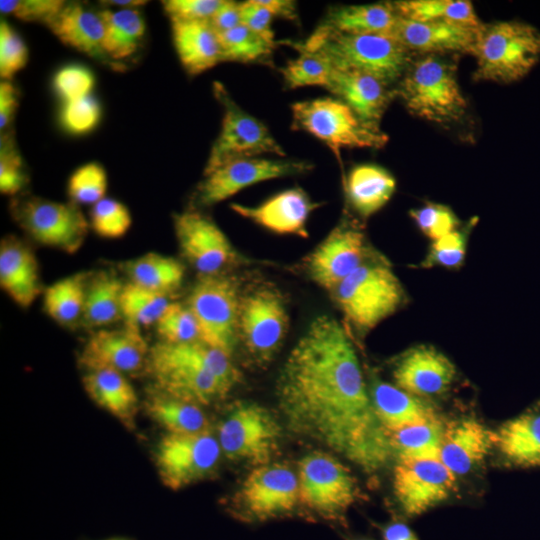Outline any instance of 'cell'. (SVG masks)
I'll return each instance as SVG.
<instances>
[{"instance_id":"1","label":"cell","mask_w":540,"mask_h":540,"mask_svg":"<svg viewBox=\"0 0 540 540\" xmlns=\"http://www.w3.org/2000/svg\"><path fill=\"white\" fill-rule=\"evenodd\" d=\"M276 398L291 432L364 472L382 470L393 457L351 335L337 319L310 322L281 367Z\"/></svg>"},{"instance_id":"2","label":"cell","mask_w":540,"mask_h":540,"mask_svg":"<svg viewBox=\"0 0 540 540\" xmlns=\"http://www.w3.org/2000/svg\"><path fill=\"white\" fill-rule=\"evenodd\" d=\"M148 370L157 391L199 406L224 399L241 381L230 356L202 341H159L149 352Z\"/></svg>"},{"instance_id":"3","label":"cell","mask_w":540,"mask_h":540,"mask_svg":"<svg viewBox=\"0 0 540 540\" xmlns=\"http://www.w3.org/2000/svg\"><path fill=\"white\" fill-rule=\"evenodd\" d=\"M346 330L363 337L406 301V293L389 262L370 253L332 292Z\"/></svg>"},{"instance_id":"4","label":"cell","mask_w":540,"mask_h":540,"mask_svg":"<svg viewBox=\"0 0 540 540\" xmlns=\"http://www.w3.org/2000/svg\"><path fill=\"white\" fill-rule=\"evenodd\" d=\"M299 43L323 55L333 68L367 73L389 86L399 83L412 62V53L393 35H352L317 27Z\"/></svg>"},{"instance_id":"5","label":"cell","mask_w":540,"mask_h":540,"mask_svg":"<svg viewBox=\"0 0 540 540\" xmlns=\"http://www.w3.org/2000/svg\"><path fill=\"white\" fill-rule=\"evenodd\" d=\"M471 54L476 59L474 80L514 83L540 61V31L519 20L483 24Z\"/></svg>"},{"instance_id":"6","label":"cell","mask_w":540,"mask_h":540,"mask_svg":"<svg viewBox=\"0 0 540 540\" xmlns=\"http://www.w3.org/2000/svg\"><path fill=\"white\" fill-rule=\"evenodd\" d=\"M399 95L408 111L438 124L459 121L467 110L456 65L441 55H422L412 60L399 81Z\"/></svg>"},{"instance_id":"7","label":"cell","mask_w":540,"mask_h":540,"mask_svg":"<svg viewBox=\"0 0 540 540\" xmlns=\"http://www.w3.org/2000/svg\"><path fill=\"white\" fill-rule=\"evenodd\" d=\"M291 111V128L313 135L326 144L339 160L343 148L379 149L389 140L380 128L362 122L348 105L337 98L295 102Z\"/></svg>"},{"instance_id":"8","label":"cell","mask_w":540,"mask_h":540,"mask_svg":"<svg viewBox=\"0 0 540 540\" xmlns=\"http://www.w3.org/2000/svg\"><path fill=\"white\" fill-rule=\"evenodd\" d=\"M297 471L300 504L324 520L343 521L361 497L350 469L329 453L306 454L299 460Z\"/></svg>"},{"instance_id":"9","label":"cell","mask_w":540,"mask_h":540,"mask_svg":"<svg viewBox=\"0 0 540 540\" xmlns=\"http://www.w3.org/2000/svg\"><path fill=\"white\" fill-rule=\"evenodd\" d=\"M281 438L282 428L276 417L251 401L234 403L218 425L222 454L253 468L271 463Z\"/></svg>"},{"instance_id":"10","label":"cell","mask_w":540,"mask_h":540,"mask_svg":"<svg viewBox=\"0 0 540 540\" xmlns=\"http://www.w3.org/2000/svg\"><path fill=\"white\" fill-rule=\"evenodd\" d=\"M241 286L227 273L199 276L187 305L200 331V341L221 350L232 358L238 341Z\"/></svg>"},{"instance_id":"11","label":"cell","mask_w":540,"mask_h":540,"mask_svg":"<svg viewBox=\"0 0 540 540\" xmlns=\"http://www.w3.org/2000/svg\"><path fill=\"white\" fill-rule=\"evenodd\" d=\"M10 207L14 220L36 243L67 254L84 244L90 226L78 205L18 195Z\"/></svg>"},{"instance_id":"12","label":"cell","mask_w":540,"mask_h":540,"mask_svg":"<svg viewBox=\"0 0 540 540\" xmlns=\"http://www.w3.org/2000/svg\"><path fill=\"white\" fill-rule=\"evenodd\" d=\"M289 327L285 298L277 287L260 284L241 294L238 341L258 365L279 351Z\"/></svg>"},{"instance_id":"13","label":"cell","mask_w":540,"mask_h":540,"mask_svg":"<svg viewBox=\"0 0 540 540\" xmlns=\"http://www.w3.org/2000/svg\"><path fill=\"white\" fill-rule=\"evenodd\" d=\"M299 500L297 474L286 464L257 466L231 501V512L246 522H265L292 514Z\"/></svg>"},{"instance_id":"14","label":"cell","mask_w":540,"mask_h":540,"mask_svg":"<svg viewBox=\"0 0 540 540\" xmlns=\"http://www.w3.org/2000/svg\"><path fill=\"white\" fill-rule=\"evenodd\" d=\"M213 92L223 107L218 137L214 141L204 173L234 159L263 154L285 156V151L260 120L244 111L223 84L215 82Z\"/></svg>"},{"instance_id":"15","label":"cell","mask_w":540,"mask_h":540,"mask_svg":"<svg viewBox=\"0 0 540 540\" xmlns=\"http://www.w3.org/2000/svg\"><path fill=\"white\" fill-rule=\"evenodd\" d=\"M221 455L218 439L211 432L167 433L158 443L155 462L163 484L180 490L212 476Z\"/></svg>"},{"instance_id":"16","label":"cell","mask_w":540,"mask_h":540,"mask_svg":"<svg viewBox=\"0 0 540 540\" xmlns=\"http://www.w3.org/2000/svg\"><path fill=\"white\" fill-rule=\"evenodd\" d=\"M312 164L300 160L239 158L204 173L195 191L200 206H212L256 183L304 174Z\"/></svg>"},{"instance_id":"17","label":"cell","mask_w":540,"mask_h":540,"mask_svg":"<svg viewBox=\"0 0 540 540\" xmlns=\"http://www.w3.org/2000/svg\"><path fill=\"white\" fill-rule=\"evenodd\" d=\"M174 232L183 257L199 276L224 274L241 257L220 227L206 215L188 210L174 216Z\"/></svg>"},{"instance_id":"18","label":"cell","mask_w":540,"mask_h":540,"mask_svg":"<svg viewBox=\"0 0 540 540\" xmlns=\"http://www.w3.org/2000/svg\"><path fill=\"white\" fill-rule=\"evenodd\" d=\"M457 477L439 460L397 461L393 492L405 517H418L455 492Z\"/></svg>"},{"instance_id":"19","label":"cell","mask_w":540,"mask_h":540,"mask_svg":"<svg viewBox=\"0 0 540 540\" xmlns=\"http://www.w3.org/2000/svg\"><path fill=\"white\" fill-rule=\"evenodd\" d=\"M369 255L363 231L343 221L307 256L305 269L315 284L331 293Z\"/></svg>"},{"instance_id":"20","label":"cell","mask_w":540,"mask_h":540,"mask_svg":"<svg viewBox=\"0 0 540 540\" xmlns=\"http://www.w3.org/2000/svg\"><path fill=\"white\" fill-rule=\"evenodd\" d=\"M149 352L141 329L125 323L117 329L95 330L80 352L79 363L86 371L110 369L125 375L147 366Z\"/></svg>"},{"instance_id":"21","label":"cell","mask_w":540,"mask_h":540,"mask_svg":"<svg viewBox=\"0 0 540 540\" xmlns=\"http://www.w3.org/2000/svg\"><path fill=\"white\" fill-rule=\"evenodd\" d=\"M400 389L420 398L444 394L456 378L454 363L430 345H418L405 351L392 370Z\"/></svg>"},{"instance_id":"22","label":"cell","mask_w":540,"mask_h":540,"mask_svg":"<svg viewBox=\"0 0 540 540\" xmlns=\"http://www.w3.org/2000/svg\"><path fill=\"white\" fill-rule=\"evenodd\" d=\"M318 206L302 188L295 187L276 193L256 206L233 203L230 208L273 233L306 238L308 218Z\"/></svg>"},{"instance_id":"23","label":"cell","mask_w":540,"mask_h":540,"mask_svg":"<svg viewBox=\"0 0 540 540\" xmlns=\"http://www.w3.org/2000/svg\"><path fill=\"white\" fill-rule=\"evenodd\" d=\"M482 26L473 27L440 21L421 22L399 16L394 36L411 53L417 52L422 55L471 54Z\"/></svg>"},{"instance_id":"24","label":"cell","mask_w":540,"mask_h":540,"mask_svg":"<svg viewBox=\"0 0 540 540\" xmlns=\"http://www.w3.org/2000/svg\"><path fill=\"white\" fill-rule=\"evenodd\" d=\"M327 90L348 105L362 122L377 128L396 95V89L370 74L336 68Z\"/></svg>"},{"instance_id":"25","label":"cell","mask_w":540,"mask_h":540,"mask_svg":"<svg viewBox=\"0 0 540 540\" xmlns=\"http://www.w3.org/2000/svg\"><path fill=\"white\" fill-rule=\"evenodd\" d=\"M495 447V433L466 417L445 425L439 460L456 476L468 474Z\"/></svg>"},{"instance_id":"26","label":"cell","mask_w":540,"mask_h":540,"mask_svg":"<svg viewBox=\"0 0 540 540\" xmlns=\"http://www.w3.org/2000/svg\"><path fill=\"white\" fill-rule=\"evenodd\" d=\"M0 287L21 308L30 307L44 290L34 252L15 236L0 244Z\"/></svg>"},{"instance_id":"27","label":"cell","mask_w":540,"mask_h":540,"mask_svg":"<svg viewBox=\"0 0 540 540\" xmlns=\"http://www.w3.org/2000/svg\"><path fill=\"white\" fill-rule=\"evenodd\" d=\"M369 394L375 413L387 434L406 426L439 418L434 407L395 384L387 383L371 374Z\"/></svg>"},{"instance_id":"28","label":"cell","mask_w":540,"mask_h":540,"mask_svg":"<svg viewBox=\"0 0 540 540\" xmlns=\"http://www.w3.org/2000/svg\"><path fill=\"white\" fill-rule=\"evenodd\" d=\"M495 433V447L515 468H540V402L505 421Z\"/></svg>"},{"instance_id":"29","label":"cell","mask_w":540,"mask_h":540,"mask_svg":"<svg viewBox=\"0 0 540 540\" xmlns=\"http://www.w3.org/2000/svg\"><path fill=\"white\" fill-rule=\"evenodd\" d=\"M174 48L189 75H198L223 61L218 32L208 20H171Z\"/></svg>"},{"instance_id":"30","label":"cell","mask_w":540,"mask_h":540,"mask_svg":"<svg viewBox=\"0 0 540 540\" xmlns=\"http://www.w3.org/2000/svg\"><path fill=\"white\" fill-rule=\"evenodd\" d=\"M47 27L63 44L89 57L109 60L102 46L105 28L99 12L66 3Z\"/></svg>"},{"instance_id":"31","label":"cell","mask_w":540,"mask_h":540,"mask_svg":"<svg viewBox=\"0 0 540 540\" xmlns=\"http://www.w3.org/2000/svg\"><path fill=\"white\" fill-rule=\"evenodd\" d=\"M83 386L99 407L132 429L138 410L137 394L126 376L110 369L86 371Z\"/></svg>"},{"instance_id":"32","label":"cell","mask_w":540,"mask_h":540,"mask_svg":"<svg viewBox=\"0 0 540 540\" xmlns=\"http://www.w3.org/2000/svg\"><path fill=\"white\" fill-rule=\"evenodd\" d=\"M396 185L387 169L369 163L354 166L344 181L348 204L361 219L381 210L392 198Z\"/></svg>"},{"instance_id":"33","label":"cell","mask_w":540,"mask_h":540,"mask_svg":"<svg viewBox=\"0 0 540 540\" xmlns=\"http://www.w3.org/2000/svg\"><path fill=\"white\" fill-rule=\"evenodd\" d=\"M398 18L393 2L344 5L332 7L318 27L343 34L394 36Z\"/></svg>"},{"instance_id":"34","label":"cell","mask_w":540,"mask_h":540,"mask_svg":"<svg viewBox=\"0 0 540 540\" xmlns=\"http://www.w3.org/2000/svg\"><path fill=\"white\" fill-rule=\"evenodd\" d=\"M124 285L112 271L90 273L81 318L84 327L95 331L122 318L121 296Z\"/></svg>"},{"instance_id":"35","label":"cell","mask_w":540,"mask_h":540,"mask_svg":"<svg viewBox=\"0 0 540 540\" xmlns=\"http://www.w3.org/2000/svg\"><path fill=\"white\" fill-rule=\"evenodd\" d=\"M148 415L167 433L199 434L210 432L209 420L201 406L165 395L152 394L145 404Z\"/></svg>"},{"instance_id":"36","label":"cell","mask_w":540,"mask_h":540,"mask_svg":"<svg viewBox=\"0 0 540 540\" xmlns=\"http://www.w3.org/2000/svg\"><path fill=\"white\" fill-rule=\"evenodd\" d=\"M104 23L103 50L107 57L119 61L132 56L145 34V21L135 8L99 11Z\"/></svg>"},{"instance_id":"37","label":"cell","mask_w":540,"mask_h":540,"mask_svg":"<svg viewBox=\"0 0 540 540\" xmlns=\"http://www.w3.org/2000/svg\"><path fill=\"white\" fill-rule=\"evenodd\" d=\"M129 282L165 295L178 290L185 267L177 259L155 252L143 254L125 264Z\"/></svg>"},{"instance_id":"38","label":"cell","mask_w":540,"mask_h":540,"mask_svg":"<svg viewBox=\"0 0 540 540\" xmlns=\"http://www.w3.org/2000/svg\"><path fill=\"white\" fill-rule=\"evenodd\" d=\"M89 275L74 273L43 290V309L57 324L69 327L81 321Z\"/></svg>"},{"instance_id":"39","label":"cell","mask_w":540,"mask_h":540,"mask_svg":"<svg viewBox=\"0 0 540 540\" xmlns=\"http://www.w3.org/2000/svg\"><path fill=\"white\" fill-rule=\"evenodd\" d=\"M445 425L440 417L388 433L397 461L439 459Z\"/></svg>"},{"instance_id":"40","label":"cell","mask_w":540,"mask_h":540,"mask_svg":"<svg viewBox=\"0 0 540 540\" xmlns=\"http://www.w3.org/2000/svg\"><path fill=\"white\" fill-rule=\"evenodd\" d=\"M397 14L413 21H440L481 27L472 2L467 0H401L393 2Z\"/></svg>"},{"instance_id":"41","label":"cell","mask_w":540,"mask_h":540,"mask_svg":"<svg viewBox=\"0 0 540 540\" xmlns=\"http://www.w3.org/2000/svg\"><path fill=\"white\" fill-rule=\"evenodd\" d=\"M298 51V56L289 60L280 69L287 88L321 86L327 89L333 66L320 53L304 48L299 42H287Z\"/></svg>"},{"instance_id":"42","label":"cell","mask_w":540,"mask_h":540,"mask_svg":"<svg viewBox=\"0 0 540 540\" xmlns=\"http://www.w3.org/2000/svg\"><path fill=\"white\" fill-rule=\"evenodd\" d=\"M223 61L269 64L276 43H271L246 26L218 33Z\"/></svg>"},{"instance_id":"43","label":"cell","mask_w":540,"mask_h":540,"mask_svg":"<svg viewBox=\"0 0 540 540\" xmlns=\"http://www.w3.org/2000/svg\"><path fill=\"white\" fill-rule=\"evenodd\" d=\"M169 303L168 295L128 282L121 296L122 318L139 329L155 325Z\"/></svg>"},{"instance_id":"44","label":"cell","mask_w":540,"mask_h":540,"mask_svg":"<svg viewBox=\"0 0 540 540\" xmlns=\"http://www.w3.org/2000/svg\"><path fill=\"white\" fill-rule=\"evenodd\" d=\"M155 328L161 342L190 343L200 340L197 320L187 304L170 302L161 314Z\"/></svg>"},{"instance_id":"45","label":"cell","mask_w":540,"mask_h":540,"mask_svg":"<svg viewBox=\"0 0 540 540\" xmlns=\"http://www.w3.org/2000/svg\"><path fill=\"white\" fill-rule=\"evenodd\" d=\"M108 188V177L104 167L89 162L78 167L69 177L67 193L76 205H94L103 198Z\"/></svg>"},{"instance_id":"46","label":"cell","mask_w":540,"mask_h":540,"mask_svg":"<svg viewBox=\"0 0 540 540\" xmlns=\"http://www.w3.org/2000/svg\"><path fill=\"white\" fill-rule=\"evenodd\" d=\"M132 224V216L125 204L103 198L90 211L89 226L99 237L117 239L123 237Z\"/></svg>"},{"instance_id":"47","label":"cell","mask_w":540,"mask_h":540,"mask_svg":"<svg viewBox=\"0 0 540 540\" xmlns=\"http://www.w3.org/2000/svg\"><path fill=\"white\" fill-rule=\"evenodd\" d=\"M29 177L23 158L9 133L1 134L0 142V191L16 197L28 185Z\"/></svg>"},{"instance_id":"48","label":"cell","mask_w":540,"mask_h":540,"mask_svg":"<svg viewBox=\"0 0 540 540\" xmlns=\"http://www.w3.org/2000/svg\"><path fill=\"white\" fill-rule=\"evenodd\" d=\"M467 244L468 231L456 229L432 241L426 256L419 266L424 269L434 267L458 269L464 263Z\"/></svg>"},{"instance_id":"49","label":"cell","mask_w":540,"mask_h":540,"mask_svg":"<svg viewBox=\"0 0 540 540\" xmlns=\"http://www.w3.org/2000/svg\"><path fill=\"white\" fill-rule=\"evenodd\" d=\"M409 215L420 232L431 241L437 240L456 230L460 221L447 205L428 202L409 211Z\"/></svg>"},{"instance_id":"50","label":"cell","mask_w":540,"mask_h":540,"mask_svg":"<svg viewBox=\"0 0 540 540\" xmlns=\"http://www.w3.org/2000/svg\"><path fill=\"white\" fill-rule=\"evenodd\" d=\"M101 118V106L91 95L63 103L60 111L62 128L74 135L92 131Z\"/></svg>"},{"instance_id":"51","label":"cell","mask_w":540,"mask_h":540,"mask_svg":"<svg viewBox=\"0 0 540 540\" xmlns=\"http://www.w3.org/2000/svg\"><path fill=\"white\" fill-rule=\"evenodd\" d=\"M94 84L92 71L80 64L66 65L53 77V88L63 103L89 96Z\"/></svg>"},{"instance_id":"52","label":"cell","mask_w":540,"mask_h":540,"mask_svg":"<svg viewBox=\"0 0 540 540\" xmlns=\"http://www.w3.org/2000/svg\"><path fill=\"white\" fill-rule=\"evenodd\" d=\"M28 61V48L15 31L6 21L0 22V76L4 81H10L12 77L22 70Z\"/></svg>"},{"instance_id":"53","label":"cell","mask_w":540,"mask_h":540,"mask_svg":"<svg viewBox=\"0 0 540 540\" xmlns=\"http://www.w3.org/2000/svg\"><path fill=\"white\" fill-rule=\"evenodd\" d=\"M66 2L61 0H1L0 12L26 22L46 26L58 15Z\"/></svg>"},{"instance_id":"54","label":"cell","mask_w":540,"mask_h":540,"mask_svg":"<svg viewBox=\"0 0 540 540\" xmlns=\"http://www.w3.org/2000/svg\"><path fill=\"white\" fill-rule=\"evenodd\" d=\"M224 0H167L162 5L170 20H210Z\"/></svg>"},{"instance_id":"55","label":"cell","mask_w":540,"mask_h":540,"mask_svg":"<svg viewBox=\"0 0 540 540\" xmlns=\"http://www.w3.org/2000/svg\"><path fill=\"white\" fill-rule=\"evenodd\" d=\"M241 24L259 34L271 43L274 32L271 27L273 14L259 0H249L239 3Z\"/></svg>"},{"instance_id":"56","label":"cell","mask_w":540,"mask_h":540,"mask_svg":"<svg viewBox=\"0 0 540 540\" xmlns=\"http://www.w3.org/2000/svg\"><path fill=\"white\" fill-rule=\"evenodd\" d=\"M19 105V92L10 81L0 84V130L6 132L11 125Z\"/></svg>"},{"instance_id":"57","label":"cell","mask_w":540,"mask_h":540,"mask_svg":"<svg viewBox=\"0 0 540 540\" xmlns=\"http://www.w3.org/2000/svg\"><path fill=\"white\" fill-rule=\"evenodd\" d=\"M209 21L218 33L239 26L241 24L239 3L224 0L223 4Z\"/></svg>"},{"instance_id":"58","label":"cell","mask_w":540,"mask_h":540,"mask_svg":"<svg viewBox=\"0 0 540 540\" xmlns=\"http://www.w3.org/2000/svg\"><path fill=\"white\" fill-rule=\"evenodd\" d=\"M380 530L383 540H419L416 533L401 521L387 523Z\"/></svg>"},{"instance_id":"59","label":"cell","mask_w":540,"mask_h":540,"mask_svg":"<svg viewBox=\"0 0 540 540\" xmlns=\"http://www.w3.org/2000/svg\"><path fill=\"white\" fill-rule=\"evenodd\" d=\"M273 16L281 17L290 21H297L296 3L290 0H259Z\"/></svg>"},{"instance_id":"60","label":"cell","mask_w":540,"mask_h":540,"mask_svg":"<svg viewBox=\"0 0 540 540\" xmlns=\"http://www.w3.org/2000/svg\"><path fill=\"white\" fill-rule=\"evenodd\" d=\"M102 4L105 5H112V6H121L124 7V9L127 8H135L142 5L147 4V1L143 0H109V1H102Z\"/></svg>"},{"instance_id":"61","label":"cell","mask_w":540,"mask_h":540,"mask_svg":"<svg viewBox=\"0 0 540 540\" xmlns=\"http://www.w3.org/2000/svg\"><path fill=\"white\" fill-rule=\"evenodd\" d=\"M107 540H126V539H122V538H111V539H107Z\"/></svg>"},{"instance_id":"62","label":"cell","mask_w":540,"mask_h":540,"mask_svg":"<svg viewBox=\"0 0 540 540\" xmlns=\"http://www.w3.org/2000/svg\"><path fill=\"white\" fill-rule=\"evenodd\" d=\"M355 540H371V539H368V538H357Z\"/></svg>"}]
</instances>
